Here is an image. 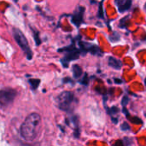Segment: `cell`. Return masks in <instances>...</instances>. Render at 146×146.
Instances as JSON below:
<instances>
[{"label":"cell","instance_id":"8fae6325","mask_svg":"<svg viewBox=\"0 0 146 146\" xmlns=\"http://www.w3.org/2000/svg\"><path fill=\"white\" fill-rule=\"evenodd\" d=\"M105 109H106L107 113H108L110 115H111V117H113L115 115H116V114H118V113L120 112V110H119V108H118L117 106H112V107H110V108L105 106Z\"/></svg>","mask_w":146,"mask_h":146},{"label":"cell","instance_id":"7402d4cb","mask_svg":"<svg viewBox=\"0 0 146 146\" xmlns=\"http://www.w3.org/2000/svg\"><path fill=\"white\" fill-rule=\"evenodd\" d=\"M111 121L114 123V124H117L118 123V118H115V117H111Z\"/></svg>","mask_w":146,"mask_h":146},{"label":"cell","instance_id":"6da1fadb","mask_svg":"<svg viewBox=\"0 0 146 146\" xmlns=\"http://www.w3.org/2000/svg\"><path fill=\"white\" fill-rule=\"evenodd\" d=\"M40 115L37 113L30 114L20 127L21 136L27 141H33L38 133Z\"/></svg>","mask_w":146,"mask_h":146},{"label":"cell","instance_id":"7a4b0ae2","mask_svg":"<svg viewBox=\"0 0 146 146\" xmlns=\"http://www.w3.org/2000/svg\"><path fill=\"white\" fill-rule=\"evenodd\" d=\"M58 108L61 110L70 113L75 108L77 104V99L74 94L71 92H62L56 99Z\"/></svg>","mask_w":146,"mask_h":146},{"label":"cell","instance_id":"30bf717a","mask_svg":"<svg viewBox=\"0 0 146 146\" xmlns=\"http://www.w3.org/2000/svg\"><path fill=\"white\" fill-rule=\"evenodd\" d=\"M72 70H73V75L75 79H79L80 77H81L83 71H82V68L79 65H76V64L74 65Z\"/></svg>","mask_w":146,"mask_h":146},{"label":"cell","instance_id":"603a6c76","mask_svg":"<svg viewBox=\"0 0 146 146\" xmlns=\"http://www.w3.org/2000/svg\"><path fill=\"white\" fill-rule=\"evenodd\" d=\"M144 9H145V11L146 12V3H145V5H144Z\"/></svg>","mask_w":146,"mask_h":146},{"label":"cell","instance_id":"d6986e66","mask_svg":"<svg viewBox=\"0 0 146 146\" xmlns=\"http://www.w3.org/2000/svg\"><path fill=\"white\" fill-rule=\"evenodd\" d=\"M88 82H89V80H88L87 74H85V75H84L83 79L81 80L80 83H81V84H83V85H85V86H87V85H88Z\"/></svg>","mask_w":146,"mask_h":146},{"label":"cell","instance_id":"5b68a950","mask_svg":"<svg viewBox=\"0 0 146 146\" xmlns=\"http://www.w3.org/2000/svg\"><path fill=\"white\" fill-rule=\"evenodd\" d=\"M16 91L12 88H5L0 90V105L8 106L9 105L16 97Z\"/></svg>","mask_w":146,"mask_h":146},{"label":"cell","instance_id":"484cf974","mask_svg":"<svg viewBox=\"0 0 146 146\" xmlns=\"http://www.w3.org/2000/svg\"><path fill=\"white\" fill-rule=\"evenodd\" d=\"M145 117H146V111H145Z\"/></svg>","mask_w":146,"mask_h":146},{"label":"cell","instance_id":"9a60e30c","mask_svg":"<svg viewBox=\"0 0 146 146\" xmlns=\"http://www.w3.org/2000/svg\"><path fill=\"white\" fill-rule=\"evenodd\" d=\"M122 141H123L125 146H132L133 144V139L130 138V137H125Z\"/></svg>","mask_w":146,"mask_h":146},{"label":"cell","instance_id":"ac0fdd59","mask_svg":"<svg viewBox=\"0 0 146 146\" xmlns=\"http://www.w3.org/2000/svg\"><path fill=\"white\" fill-rule=\"evenodd\" d=\"M121 131L125 132V131H129L131 129V127H130V126H129V124L127 122H123L121 125Z\"/></svg>","mask_w":146,"mask_h":146},{"label":"cell","instance_id":"d4e9b609","mask_svg":"<svg viewBox=\"0 0 146 146\" xmlns=\"http://www.w3.org/2000/svg\"><path fill=\"white\" fill-rule=\"evenodd\" d=\"M145 87H146V78L145 79Z\"/></svg>","mask_w":146,"mask_h":146},{"label":"cell","instance_id":"ba28073f","mask_svg":"<svg viewBox=\"0 0 146 146\" xmlns=\"http://www.w3.org/2000/svg\"><path fill=\"white\" fill-rule=\"evenodd\" d=\"M122 112H123V114L126 115V117L128 119V121H131L132 123L136 124V125H142V124L144 123L143 121H142L139 117H138V116H132V115H130V113L128 112V110H127V108H123V109H122Z\"/></svg>","mask_w":146,"mask_h":146},{"label":"cell","instance_id":"e0dca14e","mask_svg":"<svg viewBox=\"0 0 146 146\" xmlns=\"http://www.w3.org/2000/svg\"><path fill=\"white\" fill-rule=\"evenodd\" d=\"M129 101H130L129 97H128L127 95L124 96L123 98H122V100H121V105H122V107H123V108H126V105L129 103Z\"/></svg>","mask_w":146,"mask_h":146},{"label":"cell","instance_id":"7c38bea8","mask_svg":"<svg viewBox=\"0 0 146 146\" xmlns=\"http://www.w3.org/2000/svg\"><path fill=\"white\" fill-rule=\"evenodd\" d=\"M29 84L32 87L33 90H36L38 88V86H39V83H40V80H37V79H32V80H29Z\"/></svg>","mask_w":146,"mask_h":146},{"label":"cell","instance_id":"8992f818","mask_svg":"<svg viewBox=\"0 0 146 146\" xmlns=\"http://www.w3.org/2000/svg\"><path fill=\"white\" fill-rule=\"evenodd\" d=\"M84 12H85V8L83 6H78L72 16V22L78 27L81 25V23H83Z\"/></svg>","mask_w":146,"mask_h":146},{"label":"cell","instance_id":"2e32d148","mask_svg":"<svg viewBox=\"0 0 146 146\" xmlns=\"http://www.w3.org/2000/svg\"><path fill=\"white\" fill-rule=\"evenodd\" d=\"M120 38H121V37H120V35L118 34L117 32H114V34L110 36V40L111 42H117Z\"/></svg>","mask_w":146,"mask_h":146},{"label":"cell","instance_id":"cb8c5ba5","mask_svg":"<svg viewBox=\"0 0 146 146\" xmlns=\"http://www.w3.org/2000/svg\"><path fill=\"white\" fill-rule=\"evenodd\" d=\"M21 146H35V145H23Z\"/></svg>","mask_w":146,"mask_h":146},{"label":"cell","instance_id":"9c48e42d","mask_svg":"<svg viewBox=\"0 0 146 146\" xmlns=\"http://www.w3.org/2000/svg\"><path fill=\"white\" fill-rule=\"evenodd\" d=\"M108 64H109L110 67H111V68H115L116 70L121 69V67H122L121 61L119 60V59H116V58H115L113 56H110L109 57V59H108Z\"/></svg>","mask_w":146,"mask_h":146},{"label":"cell","instance_id":"5bb4252c","mask_svg":"<svg viewBox=\"0 0 146 146\" xmlns=\"http://www.w3.org/2000/svg\"><path fill=\"white\" fill-rule=\"evenodd\" d=\"M128 19H129V16H125L120 21L119 26L121 28H127V22H128Z\"/></svg>","mask_w":146,"mask_h":146},{"label":"cell","instance_id":"44dd1931","mask_svg":"<svg viewBox=\"0 0 146 146\" xmlns=\"http://www.w3.org/2000/svg\"><path fill=\"white\" fill-rule=\"evenodd\" d=\"M114 82L115 83V84H122L123 83V80H121V79H118V78H114Z\"/></svg>","mask_w":146,"mask_h":146},{"label":"cell","instance_id":"4fadbf2b","mask_svg":"<svg viewBox=\"0 0 146 146\" xmlns=\"http://www.w3.org/2000/svg\"><path fill=\"white\" fill-rule=\"evenodd\" d=\"M103 3L104 2H100L99 7H98V16L100 19H104V9H103Z\"/></svg>","mask_w":146,"mask_h":146},{"label":"cell","instance_id":"52a82bcc","mask_svg":"<svg viewBox=\"0 0 146 146\" xmlns=\"http://www.w3.org/2000/svg\"><path fill=\"white\" fill-rule=\"evenodd\" d=\"M115 3L117 6L118 11L120 13H123L131 8L133 2L132 0H115Z\"/></svg>","mask_w":146,"mask_h":146},{"label":"cell","instance_id":"ffe728a7","mask_svg":"<svg viewBox=\"0 0 146 146\" xmlns=\"http://www.w3.org/2000/svg\"><path fill=\"white\" fill-rule=\"evenodd\" d=\"M113 146H125V145H124V143H123L122 140L119 139V140H116L115 142V144L113 145Z\"/></svg>","mask_w":146,"mask_h":146},{"label":"cell","instance_id":"277c9868","mask_svg":"<svg viewBox=\"0 0 146 146\" xmlns=\"http://www.w3.org/2000/svg\"><path fill=\"white\" fill-rule=\"evenodd\" d=\"M59 51H65L66 54L64 57L61 60V62L64 67H68V64L72 60H76L79 58L80 51L78 48L74 46V44H71L70 46H68L64 49L59 50Z\"/></svg>","mask_w":146,"mask_h":146},{"label":"cell","instance_id":"3957f363","mask_svg":"<svg viewBox=\"0 0 146 146\" xmlns=\"http://www.w3.org/2000/svg\"><path fill=\"white\" fill-rule=\"evenodd\" d=\"M13 36H14L16 43L18 44V45L21 47V49L26 54L27 59L31 60L33 58V51H32V50L28 44L27 39L26 38L23 33L21 30H19L18 28H14L13 29Z\"/></svg>","mask_w":146,"mask_h":146}]
</instances>
